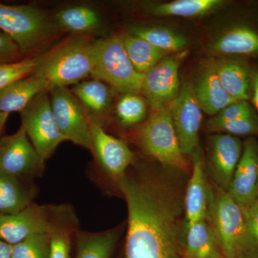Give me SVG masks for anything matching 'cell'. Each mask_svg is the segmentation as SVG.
<instances>
[{"label":"cell","instance_id":"1","mask_svg":"<svg viewBox=\"0 0 258 258\" xmlns=\"http://www.w3.org/2000/svg\"><path fill=\"white\" fill-rule=\"evenodd\" d=\"M185 173L126 171L116 181L128 209L125 258H182Z\"/></svg>","mask_w":258,"mask_h":258},{"label":"cell","instance_id":"2","mask_svg":"<svg viewBox=\"0 0 258 258\" xmlns=\"http://www.w3.org/2000/svg\"><path fill=\"white\" fill-rule=\"evenodd\" d=\"M92 43L81 35L66 39L34 58L35 66L30 76L46 83L49 91L78 84L92 73Z\"/></svg>","mask_w":258,"mask_h":258},{"label":"cell","instance_id":"3","mask_svg":"<svg viewBox=\"0 0 258 258\" xmlns=\"http://www.w3.org/2000/svg\"><path fill=\"white\" fill-rule=\"evenodd\" d=\"M93 68L91 76L125 93L142 92L144 74L129 60L120 37L100 39L92 43Z\"/></svg>","mask_w":258,"mask_h":258},{"label":"cell","instance_id":"4","mask_svg":"<svg viewBox=\"0 0 258 258\" xmlns=\"http://www.w3.org/2000/svg\"><path fill=\"white\" fill-rule=\"evenodd\" d=\"M0 30L11 37L25 54L42 46L60 30L54 19L39 8L0 3Z\"/></svg>","mask_w":258,"mask_h":258},{"label":"cell","instance_id":"5","mask_svg":"<svg viewBox=\"0 0 258 258\" xmlns=\"http://www.w3.org/2000/svg\"><path fill=\"white\" fill-rule=\"evenodd\" d=\"M137 141L142 151L166 167L187 172V161L173 124L170 104L154 113L139 128Z\"/></svg>","mask_w":258,"mask_h":258},{"label":"cell","instance_id":"6","mask_svg":"<svg viewBox=\"0 0 258 258\" xmlns=\"http://www.w3.org/2000/svg\"><path fill=\"white\" fill-rule=\"evenodd\" d=\"M20 115L22 127L44 160L48 159L58 146L67 141L57 126L47 92L35 97Z\"/></svg>","mask_w":258,"mask_h":258},{"label":"cell","instance_id":"7","mask_svg":"<svg viewBox=\"0 0 258 258\" xmlns=\"http://www.w3.org/2000/svg\"><path fill=\"white\" fill-rule=\"evenodd\" d=\"M210 222L224 257L240 258L245 218L242 209L227 191L217 188L214 194Z\"/></svg>","mask_w":258,"mask_h":258},{"label":"cell","instance_id":"8","mask_svg":"<svg viewBox=\"0 0 258 258\" xmlns=\"http://www.w3.org/2000/svg\"><path fill=\"white\" fill-rule=\"evenodd\" d=\"M50 103L57 126L67 141L91 151V122L84 108L67 88L51 90Z\"/></svg>","mask_w":258,"mask_h":258},{"label":"cell","instance_id":"9","mask_svg":"<svg viewBox=\"0 0 258 258\" xmlns=\"http://www.w3.org/2000/svg\"><path fill=\"white\" fill-rule=\"evenodd\" d=\"M173 124L184 156L191 157L200 147L199 133L203 120V111L194 93L192 83L184 82L177 96L170 103Z\"/></svg>","mask_w":258,"mask_h":258},{"label":"cell","instance_id":"10","mask_svg":"<svg viewBox=\"0 0 258 258\" xmlns=\"http://www.w3.org/2000/svg\"><path fill=\"white\" fill-rule=\"evenodd\" d=\"M45 160L20 127L16 133L0 139V170L18 178L40 176Z\"/></svg>","mask_w":258,"mask_h":258},{"label":"cell","instance_id":"11","mask_svg":"<svg viewBox=\"0 0 258 258\" xmlns=\"http://www.w3.org/2000/svg\"><path fill=\"white\" fill-rule=\"evenodd\" d=\"M208 169L218 189L228 191L237 164L242 156L243 143L238 137L213 134L209 138Z\"/></svg>","mask_w":258,"mask_h":258},{"label":"cell","instance_id":"12","mask_svg":"<svg viewBox=\"0 0 258 258\" xmlns=\"http://www.w3.org/2000/svg\"><path fill=\"white\" fill-rule=\"evenodd\" d=\"M179 56L163 58L144 74L142 93L154 111L169 106L179 92Z\"/></svg>","mask_w":258,"mask_h":258},{"label":"cell","instance_id":"13","mask_svg":"<svg viewBox=\"0 0 258 258\" xmlns=\"http://www.w3.org/2000/svg\"><path fill=\"white\" fill-rule=\"evenodd\" d=\"M90 122L91 152L105 172L116 182L125 175L133 162V152L125 142L107 134L101 125L91 118Z\"/></svg>","mask_w":258,"mask_h":258},{"label":"cell","instance_id":"14","mask_svg":"<svg viewBox=\"0 0 258 258\" xmlns=\"http://www.w3.org/2000/svg\"><path fill=\"white\" fill-rule=\"evenodd\" d=\"M191 174L185 187L184 208L186 225L200 220H210L214 193L209 186L201 147L191 156Z\"/></svg>","mask_w":258,"mask_h":258},{"label":"cell","instance_id":"15","mask_svg":"<svg viewBox=\"0 0 258 258\" xmlns=\"http://www.w3.org/2000/svg\"><path fill=\"white\" fill-rule=\"evenodd\" d=\"M50 205L32 203L16 213L0 214V240L14 245L36 234L47 233Z\"/></svg>","mask_w":258,"mask_h":258},{"label":"cell","instance_id":"16","mask_svg":"<svg viewBox=\"0 0 258 258\" xmlns=\"http://www.w3.org/2000/svg\"><path fill=\"white\" fill-rule=\"evenodd\" d=\"M258 142L249 137L243 143L242 156L227 192L243 211L257 200Z\"/></svg>","mask_w":258,"mask_h":258},{"label":"cell","instance_id":"17","mask_svg":"<svg viewBox=\"0 0 258 258\" xmlns=\"http://www.w3.org/2000/svg\"><path fill=\"white\" fill-rule=\"evenodd\" d=\"M79 221L72 206L50 205V258H71V244Z\"/></svg>","mask_w":258,"mask_h":258},{"label":"cell","instance_id":"18","mask_svg":"<svg viewBox=\"0 0 258 258\" xmlns=\"http://www.w3.org/2000/svg\"><path fill=\"white\" fill-rule=\"evenodd\" d=\"M182 258H222L215 230L210 220L186 225L181 249Z\"/></svg>","mask_w":258,"mask_h":258},{"label":"cell","instance_id":"19","mask_svg":"<svg viewBox=\"0 0 258 258\" xmlns=\"http://www.w3.org/2000/svg\"><path fill=\"white\" fill-rule=\"evenodd\" d=\"M192 86L197 101L202 111L207 114L217 115L237 101L222 86L213 64H209L202 71Z\"/></svg>","mask_w":258,"mask_h":258},{"label":"cell","instance_id":"20","mask_svg":"<svg viewBox=\"0 0 258 258\" xmlns=\"http://www.w3.org/2000/svg\"><path fill=\"white\" fill-rule=\"evenodd\" d=\"M212 49L227 56H258V31L245 24L227 29L214 40Z\"/></svg>","mask_w":258,"mask_h":258},{"label":"cell","instance_id":"21","mask_svg":"<svg viewBox=\"0 0 258 258\" xmlns=\"http://www.w3.org/2000/svg\"><path fill=\"white\" fill-rule=\"evenodd\" d=\"M220 82L235 101H248L252 91V72L242 61L222 59L213 62Z\"/></svg>","mask_w":258,"mask_h":258},{"label":"cell","instance_id":"22","mask_svg":"<svg viewBox=\"0 0 258 258\" xmlns=\"http://www.w3.org/2000/svg\"><path fill=\"white\" fill-rule=\"evenodd\" d=\"M49 91L42 80L32 76L17 80L0 91V112H21L38 95Z\"/></svg>","mask_w":258,"mask_h":258},{"label":"cell","instance_id":"23","mask_svg":"<svg viewBox=\"0 0 258 258\" xmlns=\"http://www.w3.org/2000/svg\"><path fill=\"white\" fill-rule=\"evenodd\" d=\"M120 234L118 227L100 232L78 231L76 258H111Z\"/></svg>","mask_w":258,"mask_h":258},{"label":"cell","instance_id":"24","mask_svg":"<svg viewBox=\"0 0 258 258\" xmlns=\"http://www.w3.org/2000/svg\"><path fill=\"white\" fill-rule=\"evenodd\" d=\"M35 191L24 185L20 178L0 170V214L16 213L31 205Z\"/></svg>","mask_w":258,"mask_h":258},{"label":"cell","instance_id":"25","mask_svg":"<svg viewBox=\"0 0 258 258\" xmlns=\"http://www.w3.org/2000/svg\"><path fill=\"white\" fill-rule=\"evenodd\" d=\"M225 4L222 0H176L170 3L147 4L144 10L159 16L182 18L201 17L212 13Z\"/></svg>","mask_w":258,"mask_h":258},{"label":"cell","instance_id":"26","mask_svg":"<svg viewBox=\"0 0 258 258\" xmlns=\"http://www.w3.org/2000/svg\"><path fill=\"white\" fill-rule=\"evenodd\" d=\"M54 21L60 30L81 35L96 30L101 25L98 12L87 6L62 8L55 15Z\"/></svg>","mask_w":258,"mask_h":258},{"label":"cell","instance_id":"27","mask_svg":"<svg viewBox=\"0 0 258 258\" xmlns=\"http://www.w3.org/2000/svg\"><path fill=\"white\" fill-rule=\"evenodd\" d=\"M71 91L83 108L94 116L104 115L111 106V90L98 80L82 81L76 84Z\"/></svg>","mask_w":258,"mask_h":258},{"label":"cell","instance_id":"28","mask_svg":"<svg viewBox=\"0 0 258 258\" xmlns=\"http://www.w3.org/2000/svg\"><path fill=\"white\" fill-rule=\"evenodd\" d=\"M120 39L129 60L140 74H145L164 58L166 52L141 37L128 33Z\"/></svg>","mask_w":258,"mask_h":258},{"label":"cell","instance_id":"29","mask_svg":"<svg viewBox=\"0 0 258 258\" xmlns=\"http://www.w3.org/2000/svg\"><path fill=\"white\" fill-rule=\"evenodd\" d=\"M128 31L164 52H179L184 50L189 42L184 35L164 27L132 25Z\"/></svg>","mask_w":258,"mask_h":258},{"label":"cell","instance_id":"30","mask_svg":"<svg viewBox=\"0 0 258 258\" xmlns=\"http://www.w3.org/2000/svg\"><path fill=\"white\" fill-rule=\"evenodd\" d=\"M147 114V102L137 93H125L117 103V117L124 126L139 124L145 119Z\"/></svg>","mask_w":258,"mask_h":258},{"label":"cell","instance_id":"31","mask_svg":"<svg viewBox=\"0 0 258 258\" xmlns=\"http://www.w3.org/2000/svg\"><path fill=\"white\" fill-rule=\"evenodd\" d=\"M206 130L212 134H225L234 137H254L258 135V115L232 121L215 122L208 120Z\"/></svg>","mask_w":258,"mask_h":258},{"label":"cell","instance_id":"32","mask_svg":"<svg viewBox=\"0 0 258 258\" xmlns=\"http://www.w3.org/2000/svg\"><path fill=\"white\" fill-rule=\"evenodd\" d=\"M12 258H50V237L48 233L30 236L12 245Z\"/></svg>","mask_w":258,"mask_h":258},{"label":"cell","instance_id":"33","mask_svg":"<svg viewBox=\"0 0 258 258\" xmlns=\"http://www.w3.org/2000/svg\"><path fill=\"white\" fill-rule=\"evenodd\" d=\"M243 212L245 230L240 258H258V199Z\"/></svg>","mask_w":258,"mask_h":258},{"label":"cell","instance_id":"34","mask_svg":"<svg viewBox=\"0 0 258 258\" xmlns=\"http://www.w3.org/2000/svg\"><path fill=\"white\" fill-rule=\"evenodd\" d=\"M34 66V58L23 59L10 63L0 64V91L17 80L30 76Z\"/></svg>","mask_w":258,"mask_h":258},{"label":"cell","instance_id":"35","mask_svg":"<svg viewBox=\"0 0 258 258\" xmlns=\"http://www.w3.org/2000/svg\"><path fill=\"white\" fill-rule=\"evenodd\" d=\"M254 114L256 113L248 101H238L229 105L209 120L215 123L232 121Z\"/></svg>","mask_w":258,"mask_h":258},{"label":"cell","instance_id":"36","mask_svg":"<svg viewBox=\"0 0 258 258\" xmlns=\"http://www.w3.org/2000/svg\"><path fill=\"white\" fill-rule=\"evenodd\" d=\"M23 55L16 42L3 32H0V64L10 63L20 60Z\"/></svg>","mask_w":258,"mask_h":258},{"label":"cell","instance_id":"37","mask_svg":"<svg viewBox=\"0 0 258 258\" xmlns=\"http://www.w3.org/2000/svg\"><path fill=\"white\" fill-rule=\"evenodd\" d=\"M250 98L254 107L258 111V70L252 73V91H251Z\"/></svg>","mask_w":258,"mask_h":258},{"label":"cell","instance_id":"38","mask_svg":"<svg viewBox=\"0 0 258 258\" xmlns=\"http://www.w3.org/2000/svg\"><path fill=\"white\" fill-rule=\"evenodd\" d=\"M0 258H12V245L0 240Z\"/></svg>","mask_w":258,"mask_h":258},{"label":"cell","instance_id":"39","mask_svg":"<svg viewBox=\"0 0 258 258\" xmlns=\"http://www.w3.org/2000/svg\"><path fill=\"white\" fill-rule=\"evenodd\" d=\"M8 116H9V113H2L0 112V134H1L2 131L4 128L5 123H6L7 120H8Z\"/></svg>","mask_w":258,"mask_h":258},{"label":"cell","instance_id":"40","mask_svg":"<svg viewBox=\"0 0 258 258\" xmlns=\"http://www.w3.org/2000/svg\"><path fill=\"white\" fill-rule=\"evenodd\" d=\"M257 197H258V184H257Z\"/></svg>","mask_w":258,"mask_h":258},{"label":"cell","instance_id":"41","mask_svg":"<svg viewBox=\"0 0 258 258\" xmlns=\"http://www.w3.org/2000/svg\"><path fill=\"white\" fill-rule=\"evenodd\" d=\"M222 258H227V257H222Z\"/></svg>","mask_w":258,"mask_h":258}]
</instances>
